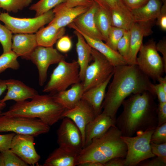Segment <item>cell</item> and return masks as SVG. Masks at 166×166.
Returning <instances> with one entry per match:
<instances>
[{"label":"cell","instance_id":"cell-6","mask_svg":"<svg viewBox=\"0 0 166 166\" xmlns=\"http://www.w3.org/2000/svg\"><path fill=\"white\" fill-rule=\"evenodd\" d=\"M155 129L147 130L135 136H121L127 148L125 166H136L144 160L156 156L150 146L151 137Z\"/></svg>","mask_w":166,"mask_h":166},{"label":"cell","instance_id":"cell-54","mask_svg":"<svg viewBox=\"0 0 166 166\" xmlns=\"http://www.w3.org/2000/svg\"><path fill=\"white\" fill-rule=\"evenodd\" d=\"M163 3H166V0H161Z\"/></svg>","mask_w":166,"mask_h":166},{"label":"cell","instance_id":"cell-44","mask_svg":"<svg viewBox=\"0 0 166 166\" xmlns=\"http://www.w3.org/2000/svg\"><path fill=\"white\" fill-rule=\"evenodd\" d=\"M94 1L92 0H66L65 2V5L69 7H74L78 6L91 7Z\"/></svg>","mask_w":166,"mask_h":166},{"label":"cell","instance_id":"cell-32","mask_svg":"<svg viewBox=\"0 0 166 166\" xmlns=\"http://www.w3.org/2000/svg\"><path fill=\"white\" fill-rule=\"evenodd\" d=\"M65 1L66 0H40L32 5L29 8L36 12L35 17H37L44 14L58 5Z\"/></svg>","mask_w":166,"mask_h":166},{"label":"cell","instance_id":"cell-27","mask_svg":"<svg viewBox=\"0 0 166 166\" xmlns=\"http://www.w3.org/2000/svg\"><path fill=\"white\" fill-rule=\"evenodd\" d=\"M65 27L58 28L50 24L45 27L41 28L36 33V36L38 45L52 47L65 33Z\"/></svg>","mask_w":166,"mask_h":166},{"label":"cell","instance_id":"cell-38","mask_svg":"<svg viewBox=\"0 0 166 166\" xmlns=\"http://www.w3.org/2000/svg\"><path fill=\"white\" fill-rule=\"evenodd\" d=\"M150 142L156 144L166 142V123L157 126L152 135Z\"/></svg>","mask_w":166,"mask_h":166},{"label":"cell","instance_id":"cell-16","mask_svg":"<svg viewBox=\"0 0 166 166\" xmlns=\"http://www.w3.org/2000/svg\"><path fill=\"white\" fill-rule=\"evenodd\" d=\"M153 23L135 22L133 24L130 30V46L126 59L128 65H136L137 55L143 44V38L152 34Z\"/></svg>","mask_w":166,"mask_h":166},{"label":"cell","instance_id":"cell-8","mask_svg":"<svg viewBox=\"0 0 166 166\" xmlns=\"http://www.w3.org/2000/svg\"><path fill=\"white\" fill-rule=\"evenodd\" d=\"M156 45L153 40L142 44L136 59V65L154 81L166 73V67L156 49Z\"/></svg>","mask_w":166,"mask_h":166},{"label":"cell","instance_id":"cell-14","mask_svg":"<svg viewBox=\"0 0 166 166\" xmlns=\"http://www.w3.org/2000/svg\"><path fill=\"white\" fill-rule=\"evenodd\" d=\"M97 116L91 105L82 98L74 108L66 110L63 114V118L65 117L70 118L79 129L82 136L83 148L85 145V127Z\"/></svg>","mask_w":166,"mask_h":166},{"label":"cell","instance_id":"cell-42","mask_svg":"<svg viewBox=\"0 0 166 166\" xmlns=\"http://www.w3.org/2000/svg\"><path fill=\"white\" fill-rule=\"evenodd\" d=\"M156 24L163 31H166V3H163L156 19Z\"/></svg>","mask_w":166,"mask_h":166},{"label":"cell","instance_id":"cell-34","mask_svg":"<svg viewBox=\"0 0 166 166\" xmlns=\"http://www.w3.org/2000/svg\"><path fill=\"white\" fill-rule=\"evenodd\" d=\"M3 166H27L29 165L10 149L0 152Z\"/></svg>","mask_w":166,"mask_h":166},{"label":"cell","instance_id":"cell-19","mask_svg":"<svg viewBox=\"0 0 166 166\" xmlns=\"http://www.w3.org/2000/svg\"><path fill=\"white\" fill-rule=\"evenodd\" d=\"M6 84L7 92L1 100L2 103L10 100L17 102L32 99L38 94L34 89L19 80L10 79L6 80Z\"/></svg>","mask_w":166,"mask_h":166},{"label":"cell","instance_id":"cell-31","mask_svg":"<svg viewBox=\"0 0 166 166\" xmlns=\"http://www.w3.org/2000/svg\"><path fill=\"white\" fill-rule=\"evenodd\" d=\"M18 57L12 50L3 53L0 56V73L8 69H18L20 67L18 61Z\"/></svg>","mask_w":166,"mask_h":166},{"label":"cell","instance_id":"cell-17","mask_svg":"<svg viewBox=\"0 0 166 166\" xmlns=\"http://www.w3.org/2000/svg\"><path fill=\"white\" fill-rule=\"evenodd\" d=\"M116 119L102 112L97 115L85 127L84 147L88 145L93 139L103 134L111 127L115 126Z\"/></svg>","mask_w":166,"mask_h":166},{"label":"cell","instance_id":"cell-43","mask_svg":"<svg viewBox=\"0 0 166 166\" xmlns=\"http://www.w3.org/2000/svg\"><path fill=\"white\" fill-rule=\"evenodd\" d=\"M157 114L158 126L166 123V102L159 103L157 105Z\"/></svg>","mask_w":166,"mask_h":166},{"label":"cell","instance_id":"cell-33","mask_svg":"<svg viewBox=\"0 0 166 166\" xmlns=\"http://www.w3.org/2000/svg\"><path fill=\"white\" fill-rule=\"evenodd\" d=\"M32 0H0V7L7 12L16 13L28 6Z\"/></svg>","mask_w":166,"mask_h":166},{"label":"cell","instance_id":"cell-45","mask_svg":"<svg viewBox=\"0 0 166 166\" xmlns=\"http://www.w3.org/2000/svg\"><path fill=\"white\" fill-rule=\"evenodd\" d=\"M149 0H123L126 6L131 10L139 8L145 5Z\"/></svg>","mask_w":166,"mask_h":166},{"label":"cell","instance_id":"cell-3","mask_svg":"<svg viewBox=\"0 0 166 166\" xmlns=\"http://www.w3.org/2000/svg\"><path fill=\"white\" fill-rule=\"evenodd\" d=\"M122 136L121 131L116 125L111 127L103 134L93 139L88 145L82 148L78 156L77 165L88 162L104 165L113 158H125L127 148Z\"/></svg>","mask_w":166,"mask_h":166},{"label":"cell","instance_id":"cell-57","mask_svg":"<svg viewBox=\"0 0 166 166\" xmlns=\"http://www.w3.org/2000/svg\"></svg>","mask_w":166,"mask_h":166},{"label":"cell","instance_id":"cell-48","mask_svg":"<svg viewBox=\"0 0 166 166\" xmlns=\"http://www.w3.org/2000/svg\"><path fill=\"white\" fill-rule=\"evenodd\" d=\"M154 157L151 160H147L146 161L144 160L139 163L138 165L140 166H166V163H164L159 158L157 157Z\"/></svg>","mask_w":166,"mask_h":166},{"label":"cell","instance_id":"cell-29","mask_svg":"<svg viewBox=\"0 0 166 166\" xmlns=\"http://www.w3.org/2000/svg\"><path fill=\"white\" fill-rule=\"evenodd\" d=\"M112 26L129 30L135 22L133 17L116 11L111 12Z\"/></svg>","mask_w":166,"mask_h":166},{"label":"cell","instance_id":"cell-50","mask_svg":"<svg viewBox=\"0 0 166 166\" xmlns=\"http://www.w3.org/2000/svg\"><path fill=\"white\" fill-rule=\"evenodd\" d=\"M7 89L6 80L0 79V97ZM6 106L5 102L2 103L0 100V109L2 110Z\"/></svg>","mask_w":166,"mask_h":166},{"label":"cell","instance_id":"cell-23","mask_svg":"<svg viewBox=\"0 0 166 166\" xmlns=\"http://www.w3.org/2000/svg\"><path fill=\"white\" fill-rule=\"evenodd\" d=\"M113 74L101 84L84 91L81 98L89 103L98 115L102 112V105L106 93V89Z\"/></svg>","mask_w":166,"mask_h":166},{"label":"cell","instance_id":"cell-37","mask_svg":"<svg viewBox=\"0 0 166 166\" xmlns=\"http://www.w3.org/2000/svg\"><path fill=\"white\" fill-rule=\"evenodd\" d=\"M130 37V30H126L117 45V51L126 60L129 49Z\"/></svg>","mask_w":166,"mask_h":166},{"label":"cell","instance_id":"cell-28","mask_svg":"<svg viewBox=\"0 0 166 166\" xmlns=\"http://www.w3.org/2000/svg\"><path fill=\"white\" fill-rule=\"evenodd\" d=\"M96 26L105 42L112 26L111 12L98 5L94 16Z\"/></svg>","mask_w":166,"mask_h":166},{"label":"cell","instance_id":"cell-40","mask_svg":"<svg viewBox=\"0 0 166 166\" xmlns=\"http://www.w3.org/2000/svg\"><path fill=\"white\" fill-rule=\"evenodd\" d=\"M72 46L71 39L67 35H63L57 42V49L62 53H66L69 52L71 49Z\"/></svg>","mask_w":166,"mask_h":166},{"label":"cell","instance_id":"cell-36","mask_svg":"<svg viewBox=\"0 0 166 166\" xmlns=\"http://www.w3.org/2000/svg\"><path fill=\"white\" fill-rule=\"evenodd\" d=\"M12 33L5 26L0 23V43L2 47L3 53L12 50Z\"/></svg>","mask_w":166,"mask_h":166},{"label":"cell","instance_id":"cell-13","mask_svg":"<svg viewBox=\"0 0 166 166\" xmlns=\"http://www.w3.org/2000/svg\"><path fill=\"white\" fill-rule=\"evenodd\" d=\"M59 146L66 147L80 152L83 148L81 133L74 123L65 117L57 132Z\"/></svg>","mask_w":166,"mask_h":166},{"label":"cell","instance_id":"cell-10","mask_svg":"<svg viewBox=\"0 0 166 166\" xmlns=\"http://www.w3.org/2000/svg\"><path fill=\"white\" fill-rule=\"evenodd\" d=\"M51 10L44 14L34 18H20L13 17L7 13L0 14V21L12 33L33 34L50 23L54 17Z\"/></svg>","mask_w":166,"mask_h":166},{"label":"cell","instance_id":"cell-47","mask_svg":"<svg viewBox=\"0 0 166 166\" xmlns=\"http://www.w3.org/2000/svg\"><path fill=\"white\" fill-rule=\"evenodd\" d=\"M157 51L162 55V58L164 66L166 67V40L165 38L160 40L156 45Z\"/></svg>","mask_w":166,"mask_h":166},{"label":"cell","instance_id":"cell-1","mask_svg":"<svg viewBox=\"0 0 166 166\" xmlns=\"http://www.w3.org/2000/svg\"><path fill=\"white\" fill-rule=\"evenodd\" d=\"M113 76L102 105V112L113 118H116L117 110L123 102L132 94L148 91L156 97L154 84L136 65L116 66Z\"/></svg>","mask_w":166,"mask_h":166},{"label":"cell","instance_id":"cell-52","mask_svg":"<svg viewBox=\"0 0 166 166\" xmlns=\"http://www.w3.org/2000/svg\"><path fill=\"white\" fill-rule=\"evenodd\" d=\"M159 83L161 85L164 90L166 92V77H161L157 80Z\"/></svg>","mask_w":166,"mask_h":166},{"label":"cell","instance_id":"cell-21","mask_svg":"<svg viewBox=\"0 0 166 166\" xmlns=\"http://www.w3.org/2000/svg\"><path fill=\"white\" fill-rule=\"evenodd\" d=\"M80 152L59 146L48 156L42 166H75Z\"/></svg>","mask_w":166,"mask_h":166},{"label":"cell","instance_id":"cell-25","mask_svg":"<svg viewBox=\"0 0 166 166\" xmlns=\"http://www.w3.org/2000/svg\"><path fill=\"white\" fill-rule=\"evenodd\" d=\"M74 34L77 38L76 50L77 55V62L80 68V78L81 82L83 81L85 70L92 60L91 56L92 48L86 42L83 36L74 30Z\"/></svg>","mask_w":166,"mask_h":166},{"label":"cell","instance_id":"cell-56","mask_svg":"<svg viewBox=\"0 0 166 166\" xmlns=\"http://www.w3.org/2000/svg\"><path fill=\"white\" fill-rule=\"evenodd\" d=\"M1 13L0 12V14H1Z\"/></svg>","mask_w":166,"mask_h":166},{"label":"cell","instance_id":"cell-22","mask_svg":"<svg viewBox=\"0 0 166 166\" xmlns=\"http://www.w3.org/2000/svg\"><path fill=\"white\" fill-rule=\"evenodd\" d=\"M84 92L82 82L73 84L70 88L53 95L55 100L66 110L74 108L81 99Z\"/></svg>","mask_w":166,"mask_h":166},{"label":"cell","instance_id":"cell-9","mask_svg":"<svg viewBox=\"0 0 166 166\" xmlns=\"http://www.w3.org/2000/svg\"><path fill=\"white\" fill-rule=\"evenodd\" d=\"M93 61L87 68L82 82L84 92L105 81L113 73L115 67L102 54L92 48Z\"/></svg>","mask_w":166,"mask_h":166},{"label":"cell","instance_id":"cell-55","mask_svg":"<svg viewBox=\"0 0 166 166\" xmlns=\"http://www.w3.org/2000/svg\"><path fill=\"white\" fill-rule=\"evenodd\" d=\"M2 110H1V109H0V114L2 113Z\"/></svg>","mask_w":166,"mask_h":166},{"label":"cell","instance_id":"cell-35","mask_svg":"<svg viewBox=\"0 0 166 166\" xmlns=\"http://www.w3.org/2000/svg\"><path fill=\"white\" fill-rule=\"evenodd\" d=\"M126 30L112 26L109 33L105 44L111 49L117 51V45Z\"/></svg>","mask_w":166,"mask_h":166},{"label":"cell","instance_id":"cell-18","mask_svg":"<svg viewBox=\"0 0 166 166\" xmlns=\"http://www.w3.org/2000/svg\"><path fill=\"white\" fill-rule=\"evenodd\" d=\"M89 7L85 6L69 7L65 5V2L61 3L52 10L54 17L49 24L53 25L58 28L64 27L87 11Z\"/></svg>","mask_w":166,"mask_h":166},{"label":"cell","instance_id":"cell-5","mask_svg":"<svg viewBox=\"0 0 166 166\" xmlns=\"http://www.w3.org/2000/svg\"><path fill=\"white\" fill-rule=\"evenodd\" d=\"M79 72L77 61L73 60L69 62L65 59L62 60L53 70L43 92L53 96L66 89L70 85L81 82Z\"/></svg>","mask_w":166,"mask_h":166},{"label":"cell","instance_id":"cell-15","mask_svg":"<svg viewBox=\"0 0 166 166\" xmlns=\"http://www.w3.org/2000/svg\"><path fill=\"white\" fill-rule=\"evenodd\" d=\"M98 6V4L94 1L93 4L87 11L74 19L72 22L68 25V27L91 38L105 41L97 29L94 21V14Z\"/></svg>","mask_w":166,"mask_h":166},{"label":"cell","instance_id":"cell-11","mask_svg":"<svg viewBox=\"0 0 166 166\" xmlns=\"http://www.w3.org/2000/svg\"><path fill=\"white\" fill-rule=\"evenodd\" d=\"M63 60L64 56L53 46L38 45L34 49L30 55V60L37 68L40 86H43L47 80V71L50 65L58 64Z\"/></svg>","mask_w":166,"mask_h":166},{"label":"cell","instance_id":"cell-51","mask_svg":"<svg viewBox=\"0 0 166 166\" xmlns=\"http://www.w3.org/2000/svg\"><path fill=\"white\" fill-rule=\"evenodd\" d=\"M79 166H104L103 164L96 162H88L78 164Z\"/></svg>","mask_w":166,"mask_h":166},{"label":"cell","instance_id":"cell-12","mask_svg":"<svg viewBox=\"0 0 166 166\" xmlns=\"http://www.w3.org/2000/svg\"><path fill=\"white\" fill-rule=\"evenodd\" d=\"M34 137L28 135L16 134L10 149L28 165L39 166L41 157L35 149Z\"/></svg>","mask_w":166,"mask_h":166},{"label":"cell","instance_id":"cell-41","mask_svg":"<svg viewBox=\"0 0 166 166\" xmlns=\"http://www.w3.org/2000/svg\"><path fill=\"white\" fill-rule=\"evenodd\" d=\"M15 134L11 132L0 135V152L10 149L12 139Z\"/></svg>","mask_w":166,"mask_h":166},{"label":"cell","instance_id":"cell-7","mask_svg":"<svg viewBox=\"0 0 166 166\" xmlns=\"http://www.w3.org/2000/svg\"><path fill=\"white\" fill-rule=\"evenodd\" d=\"M50 129L49 126L38 118L0 115V132H11L35 137L48 133Z\"/></svg>","mask_w":166,"mask_h":166},{"label":"cell","instance_id":"cell-39","mask_svg":"<svg viewBox=\"0 0 166 166\" xmlns=\"http://www.w3.org/2000/svg\"><path fill=\"white\" fill-rule=\"evenodd\" d=\"M152 153L166 163V142L161 144H156L150 142Z\"/></svg>","mask_w":166,"mask_h":166},{"label":"cell","instance_id":"cell-53","mask_svg":"<svg viewBox=\"0 0 166 166\" xmlns=\"http://www.w3.org/2000/svg\"><path fill=\"white\" fill-rule=\"evenodd\" d=\"M0 166H3V162L1 153H0Z\"/></svg>","mask_w":166,"mask_h":166},{"label":"cell","instance_id":"cell-46","mask_svg":"<svg viewBox=\"0 0 166 166\" xmlns=\"http://www.w3.org/2000/svg\"><path fill=\"white\" fill-rule=\"evenodd\" d=\"M153 89L156 96H157L159 103L166 102V92L159 84L153 85Z\"/></svg>","mask_w":166,"mask_h":166},{"label":"cell","instance_id":"cell-2","mask_svg":"<svg viewBox=\"0 0 166 166\" xmlns=\"http://www.w3.org/2000/svg\"><path fill=\"white\" fill-rule=\"evenodd\" d=\"M123 102V109L116 119V126L122 136H132L158 126L157 105L148 91L132 94Z\"/></svg>","mask_w":166,"mask_h":166},{"label":"cell","instance_id":"cell-49","mask_svg":"<svg viewBox=\"0 0 166 166\" xmlns=\"http://www.w3.org/2000/svg\"><path fill=\"white\" fill-rule=\"evenodd\" d=\"M104 166H125V158L121 157L113 158L104 164Z\"/></svg>","mask_w":166,"mask_h":166},{"label":"cell","instance_id":"cell-4","mask_svg":"<svg viewBox=\"0 0 166 166\" xmlns=\"http://www.w3.org/2000/svg\"><path fill=\"white\" fill-rule=\"evenodd\" d=\"M31 99L16 102L0 115L37 118L50 126L62 119L66 109L53 96L38 94Z\"/></svg>","mask_w":166,"mask_h":166},{"label":"cell","instance_id":"cell-24","mask_svg":"<svg viewBox=\"0 0 166 166\" xmlns=\"http://www.w3.org/2000/svg\"><path fill=\"white\" fill-rule=\"evenodd\" d=\"M163 3L161 0H149L143 6L132 10L135 22H153L160 13Z\"/></svg>","mask_w":166,"mask_h":166},{"label":"cell","instance_id":"cell-20","mask_svg":"<svg viewBox=\"0 0 166 166\" xmlns=\"http://www.w3.org/2000/svg\"><path fill=\"white\" fill-rule=\"evenodd\" d=\"M38 46L35 34L18 33L12 36V50L22 59L30 60L31 53Z\"/></svg>","mask_w":166,"mask_h":166},{"label":"cell","instance_id":"cell-26","mask_svg":"<svg viewBox=\"0 0 166 166\" xmlns=\"http://www.w3.org/2000/svg\"><path fill=\"white\" fill-rule=\"evenodd\" d=\"M78 32L83 36L86 42L92 48L103 55L114 67L127 64L126 60L117 51L111 49L102 41L91 38L81 32Z\"/></svg>","mask_w":166,"mask_h":166},{"label":"cell","instance_id":"cell-30","mask_svg":"<svg viewBox=\"0 0 166 166\" xmlns=\"http://www.w3.org/2000/svg\"><path fill=\"white\" fill-rule=\"evenodd\" d=\"M98 5L110 12L116 11L133 16L132 11L125 4L123 0H92Z\"/></svg>","mask_w":166,"mask_h":166}]
</instances>
